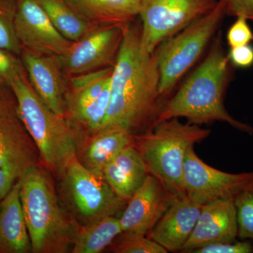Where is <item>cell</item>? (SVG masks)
<instances>
[{
	"label": "cell",
	"instance_id": "cell-1",
	"mask_svg": "<svg viewBox=\"0 0 253 253\" xmlns=\"http://www.w3.org/2000/svg\"><path fill=\"white\" fill-rule=\"evenodd\" d=\"M133 23L125 26L113 66L109 107L104 128L122 126L135 135L155 126L165 101L159 93L156 55L142 45L141 26Z\"/></svg>",
	"mask_w": 253,
	"mask_h": 253
},
{
	"label": "cell",
	"instance_id": "cell-2",
	"mask_svg": "<svg viewBox=\"0 0 253 253\" xmlns=\"http://www.w3.org/2000/svg\"><path fill=\"white\" fill-rule=\"evenodd\" d=\"M213 41L203 62L165 101L156 123L171 118H185L187 123L200 126L225 123L253 136V126L236 119L226 109L224 99L235 68L225 52L221 32Z\"/></svg>",
	"mask_w": 253,
	"mask_h": 253
},
{
	"label": "cell",
	"instance_id": "cell-3",
	"mask_svg": "<svg viewBox=\"0 0 253 253\" xmlns=\"http://www.w3.org/2000/svg\"><path fill=\"white\" fill-rule=\"evenodd\" d=\"M53 177L41 165L21 180L20 196L33 253L72 251L79 227L61 204Z\"/></svg>",
	"mask_w": 253,
	"mask_h": 253
},
{
	"label": "cell",
	"instance_id": "cell-4",
	"mask_svg": "<svg viewBox=\"0 0 253 253\" xmlns=\"http://www.w3.org/2000/svg\"><path fill=\"white\" fill-rule=\"evenodd\" d=\"M10 87L17 100L23 122L39 151L42 163L57 179L76 157L78 144L84 136L66 116L54 112L42 101L26 73L16 78Z\"/></svg>",
	"mask_w": 253,
	"mask_h": 253
},
{
	"label": "cell",
	"instance_id": "cell-5",
	"mask_svg": "<svg viewBox=\"0 0 253 253\" xmlns=\"http://www.w3.org/2000/svg\"><path fill=\"white\" fill-rule=\"evenodd\" d=\"M211 130L171 118L156 123L145 132L134 135V147L148 172L157 178L172 194L185 196L184 165L190 146L201 142Z\"/></svg>",
	"mask_w": 253,
	"mask_h": 253
},
{
	"label": "cell",
	"instance_id": "cell-6",
	"mask_svg": "<svg viewBox=\"0 0 253 253\" xmlns=\"http://www.w3.org/2000/svg\"><path fill=\"white\" fill-rule=\"evenodd\" d=\"M56 180L61 204L80 226L120 216L128 202L115 192L102 176L84 168L76 156Z\"/></svg>",
	"mask_w": 253,
	"mask_h": 253
},
{
	"label": "cell",
	"instance_id": "cell-7",
	"mask_svg": "<svg viewBox=\"0 0 253 253\" xmlns=\"http://www.w3.org/2000/svg\"><path fill=\"white\" fill-rule=\"evenodd\" d=\"M225 16L218 1L212 11L158 46L154 53L160 73L159 93L165 101L213 41Z\"/></svg>",
	"mask_w": 253,
	"mask_h": 253
},
{
	"label": "cell",
	"instance_id": "cell-8",
	"mask_svg": "<svg viewBox=\"0 0 253 253\" xmlns=\"http://www.w3.org/2000/svg\"><path fill=\"white\" fill-rule=\"evenodd\" d=\"M41 165L12 89L0 84V203L16 182Z\"/></svg>",
	"mask_w": 253,
	"mask_h": 253
},
{
	"label": "cell",
	"instance_id": "cell-9",
	"mask_svg": "<svg viewBox=\"0 0 253 253\" xmlns=\"http://www.w3.org/2000/svg\"><path fill=\"white\" fill-rule=\"evenodd\" d=\"M219 0H141V41L154 53L158 46L212 11Z\"/></svg>",
	"mask_w": 253,
	"mask_h": 253
},
{
	"label": "cell",
	"instance_id": "cell-10",
	"mask_svg": "<svg viewBox=\"0 0 253 253\" xmlns=\"http://www.w3.org/2000/svg\"><path fill=\"white\" fill-rule=\"evenodd\" d=\"M184 181L186 196L203 206L217 200H234L253 182V172L229 173L212 168L199 157L192 146L184 159Z\"/></svg>",
	"mask_w": 253,
	"mask_h": 253
},
{
	"label": "cell",
	"instance_id": "cell-11",
	"mask_svg": "<svg viewBox=\"0 0 253 253\" xmlns=\"http://www.w3.org/2000/svg\"><path fill=\"white\" fill-rule=\"evenodd\" d=\"M125 26L98 25L78 41L66 54L58 56L68 77L113 67L116 62Z\"/></svg>",
	"mask_w": 253,
	"mask_h": 253
},
{
	"label": "cell",
	"instance_id": "cell-12",
	"mask_svg": "<svg viewBox=\"0 0 253 253\" xmlns=\"http://www.w3.org/2000/svg\"><path fill=\"white\" fill-rule=\"evenodd\" d=\"M15 27L22 49L35 54L63 56L72 44L54 27L38 0H17Z\"/></svg>",
	"mask_w": 253,
	"mask_h": 253
},
{
	"label": "cell",
	"instance_id": "cell-13",
	"mask_svg": "<svg viewBox=\"0 0 253 253\" xmlns=\"http://www.w3.org/2000/svg\"><path fill=\"white\" fill-rule=\"evenodd\" d=\"M176 196L149 174L119 216L123 232L147 236Z\"/></svg>",
	"mask_w": 253,
	"mask_h": 253
},
{
	"label": "cell",
	"instance_id": "cell-14",
	"mask_svg": "<svg viewBox=\"0 0 253 253\" xmlns=\"http://www.w3.org/2000/svg\"><path fill=\"white\" fill-rule=\"evenodd\" d=\"M21 58L28 81L36 94L54 112L66 116L68 76L59 57L22 49Z\"/></svg>",
	"mask_w": 253,
	"mask_h": 253
},
{
	"label": "cell",
	"instance_id": "cell-15",
	"mask_svg": "<svg viewBox=\"0 0 253 253\" xmlns=\"http://www.w3.org/2000/svg\"><path fill=\"white\" fill-rule=\"evenodd\" d=\"M238 239V223L233 199H220L202 206L192 234L182 253H192L207 245L234 242Z\"/></svg>",
	"mask_w": 253,
	"mask_h": 253
},
{
	"label": "cell",
	"instance_id": "cell-16",
	"mask_svg": "<svg viewBox=\"0 0 253 253\" xmlns=\"http://www.w3.org/2000/svg\"><path fill=\"white\" fill-rule=\"evenodd\" d=\"M202 206L187 196H176L167 211L151 229L148 237L168 252L182 251L192 234Z\"/></svg>",
	"mask_w": 253,
	"mask_h": 253
},
{
	"label": "cell",
	"instance_id": "cell-17",
	"mask_svg": "<svg viewBox=\"0 0 253 253\" xmlns=\"http://www.w3.org/2000/svg\"><path fill=\"white\" fill-rule=\"evenodd\" d=\"M134 134L120 126H109L78 144L76 158L89 171L102 176L106 165L123 150L133 145Z\"/></svg>",
	"mask_w": 253,
	"mask_h": 253
},
{
	"label": "cell",
	"instance_id": "cell-18",
	"mask_svg": "<svg viewBox=\"0 0 253 253\" xmlns=\"http://www.w3.org/2000/svg\"><path fill=\"white\" fill-rule=\"evenodd\" d=\"M21 180L14 184L0 203V253H32L20 196Z\"/></svg>",
	"mask_w": 253,
	"mask_h": 253
},
{
	"label": "cell",
	"instance_id": "cell-19",
	"mask_svg": "<svg viewBox=\"0 0 253 253\" xmlns=\"http://www.w3.org/2000/svg\"><path fill=\"white\" fill-rule=\"evenodd\" d=\"M141 155L134 145L123 150L106 165L102 176L122 199L129 201L149 175Z\"/></svg>",
	"mask_w": 253,
	"mask_h": 253
},
{
	"label": "cell",
	"instance_id": "cell-20",
	"mask_svg": "<svg viewBox=\"0 0 253 253\" xmlns=\"http://www.w3.org/2000/svg\"><path fill=\"white\" fill-rule=\"evenodd\" d=\"M96 25L126 26L139 16L141 0H66Z\"/></svg>",
	"mask_w": 253,
	"mask_h": 253
},
{
	"label": "cell",
	"instance_id": "cell-21",
	"mask_svg": "<svg viewBox=\"0 0 253 253\" xmlns=\"http://www.w3.org/2000/svg\"><path fill=\"white\" fill-rule=\"evenodd\" d=\"M113 67L68 77L66 97L67 118L74 116L96 101L111 84Z\"/></svg>",
	"mask_w": 253,
	"mask_h": 253
},
{
	"label": "cell",
	"instance_id": "cell-22",
	"mask_svg": "<svg viewBox=\"0 0 253 253\" xmlns=\"http://www.w3.org/2000/svg\"><path fill=\"white\" fill-rule=\"evenodd\" d=\"M54 27L65 38L78 41L98 25L81 14L66 0H38Z\"/></svg>",
	"mask_w": 253,
	"mask_h": 253
},
{
	"label": "cell",
	"instance_id": "cell-23",
	"mask_svg": "<svg viewBox=\"0 0 253 253\" xmlns=\"http://www.w3.org/2000/svg\"><path fill=\"white\" fill-rule=\"evenodd\" d=\"M122 233L119 216L106 217L89 226L79 225L71 253L103 252Z\"/></svg>",
	"mask_w": 253,
	"mask_h": 253
},
{
	"label": "cell",
	"instance_id": "cell-24",
	"mask_svg": "<svg viewBox=\"0 0 253 253\" xmlns=\"http://www.w3.org/2000/svg\"><path fill=\"white\" fill-rule=\"evenodd\" d=\"M17 0H0V48L21 56L22 47L16 36Z\"/></svg>",
	"mask_w": 253,
	"mask_h": 253
},
{
	"label": "cell",
	"instance_id": "cell-25",
	"mask_svg": "<svg viewBox=\"0 0 253 253\" xmlns=\"http://www.w3.org/2000/svg\"><path fill=\"white\" fill-rule=\"evenodd\" d=\"M238 223V239L253 242V182L234 198Z\"/></svg>",
	"mask_w": 253,
	"mask_h": 253
},
{
	"label": "cell",
	"instance_id": "cell-26",
	"mask_svg": "<svg viewBox=\"0 0 253 253\" xmlns=\"http://www.w3.org/2000/svg\"><path fill=\"white\" fill-rule=\"evenodd\" d=\"M116 253H167L161 245L147 236L122 233L109 246Z\"/></svg>",
	"mask_w": 253,
	"mask_h": 253
},
{
	"label": "cell",
	"instance_id": "cell-27",
	"mask_svg": "<svg viewBox=\"0 0 253 253\" xmlns=\"http://www.w3.org/2000/svg\"><path fill=\"white\" fill-rule=\"evenodd\" d=\"M26 73L21 56L0 48V84L9 86Z\"/></svg>",
	"mask_w": 253,
	"mask_h": 253
},
{
	"label": "cell",
	"instance_id": "cell-28",
	"mask_svg": "<svg viewBox=\"0 0 253 253\" xmlns=\"http://www.w3.org/2000/svg\"><path fill=\"white\" fill-rule=\"evenodd\" d=\"M244 17H236L226 33V39L230 48L251 44L253 42V32Z\"/></svg>",
	"mask_w": 253,
	"mask_h": 253
},
{
	"label": "cell",
	"instance_id": "cell-29",
	"mask_svg": "<svg viewBox=\"0 0 253 253\" xmlns=\"http://www.w3.org/2000/svg\"><path fill=\"white\" fill-rule=\"evenodd\" d=\"M253 242L236 240L234 242L215 243L196 249L192 253H253Z\"/></svg>",
	"mask_w": 253,
	"mask_h": 253
},
{
	"label": "cell",
	"instance_id": "cell-30",
	"mask_svg": "<svg viewBox=\"0 0 253 253\" xmlns=\"http://www.w3.org/2000/svg\"><path fill=\"white\" fill-rule=\"evenodd\" d=\"M226 16L244 17L253 22V0H219Z\"/></svg>",
	"mask_w": 253,
	"mask_h": 253
},
{
	"label": "cell",
	"instance_id": "cell-31",
	"mask_svg": "<svg viewBox=\"0 0 253 253\" xmlns=\"http://www.w3.org/2000/svg\"><path fill=\"white\" fill-rule=\"evenodd\" d=\"M227 54L235 68L247 69L253 66V46L251 44L230 48Z\"/></svg>",
	"mask_w": 253,
	"mask_h": 253
}]
</instances>
